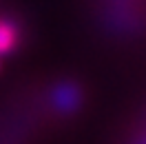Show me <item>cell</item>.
<instances>
[{"label":"cell","mask_w":146,"mask_h":144,"mask_svg":"<svg viewBox=\"0 0 146 144\" xmlns=\"http://www.w3.org/2000/svg\"><path fill=\"white\" fill-rule=\"evenodd\" d=\"M18 42V27L7 20H0V53L11 51Z\"/></svg>","instance_id":"1"}]
</instances>
